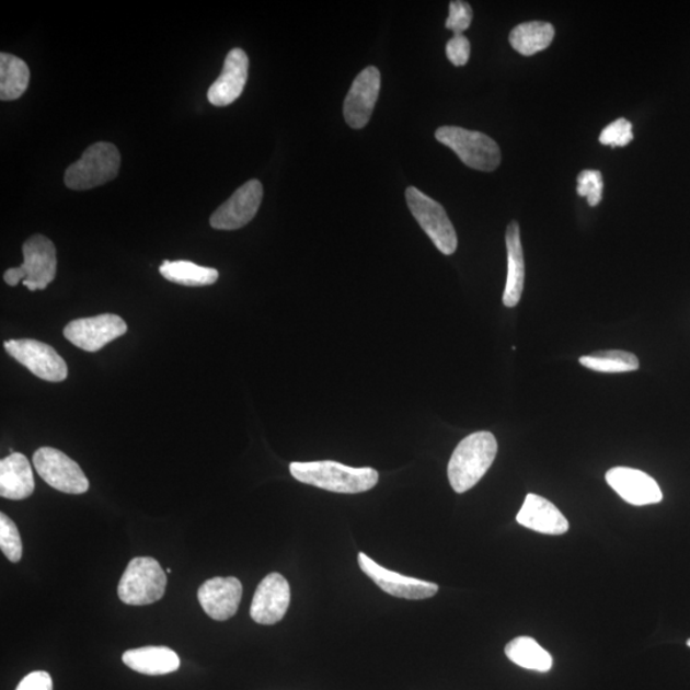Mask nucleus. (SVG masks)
<instances>
[{"instance_id": "obj_1", "label": "nucleus", "mask_w": 690, "mask_h": 690, "mask_svg": "<svg viewBox=\"0 0 690 690\" xmlns=\"http://www.w3.org/2000/svg\"><path fill=\"white\" fill-rule=\"evenodd\" d=\"M294 478L306 485H311L337 494H360L378 485L379 473L373 468H355L333 460L289 465Z\"/></svg>"}, {"instance_id": "obj_3", "label": "nucleus", "mask_w": 690, "mask_h": 690, "mask_svg": "<svg viewBox=\"0 0 690 690\" xmlns=\"http://www.w3.org/2000/svg\"><path fill=\"white\" fill-rule=\"evenodd\" d=\"M22 252L23 264L4 273L8 286L15 287L22 280L31 291L48 288L57 275L56 245L49 238L36 234L23 243Z\"/></svg>"}, {"instance_id": "obj_25", "label": "nucleus", "mask_w": 690, "mask_h": 690, "mask_svg": "<svg viewBox=\"0 0 690 690\" xmlns=\"http://www.w3.org/2000/svg\"><path fill=\"white\" fill-rule=\"evenodd\" d=\"M159 272L169 281L186 287L211 286L219 278L218 271L191 263V261H164Z\"/></svg>"}, {"instance_id": "obj_19", "label": "nucleus", "mask_w": 690, "mask_h": 690, "mask_svg": "<svg viewBox=\"0 0 690 690\" xmlns=\"http://www.w3.org/2000/svg\"><path fill=\"white\" fill-rule=\"evenodd\" d=\"M35 481L28 459L12 452L0 462V495L10 501H23L33 495Z\"/></svg>"}, {"instance_id": "obj_2", "label": "nucleus", "mask_w": 690, "mask_h": 690, "mask_svg": "<svg viewBox=\"0 0 690 690\" xmlns=\"http://www.w3.org/2000/svg\"><path fill=\"white\" fill-rule=\"evenodd\" d=\"M497 455L495 436L487 432L474 433L459 442L450 458L448 478L452 490L463 494L481 481Z\"/></svg>"}, {"instance_id": "obj_24", "label": "nucleus", "mask_w": 690, "mask_h": 690, "mask_svg": "<svg viewBox=\"0 0 690 690\" xmlns=\"http://www.w3.org/2000/svg\"><path fill=\"white\" fill-rule=\"evenodd\" d=\"M505 655L527 670L548 672L552 669V656L531 636H518L506 644Z\"/></svg>"}, {"instance_id": "obj_4", "label": "nucleus", "mask_w": 690, "mask_h": 690, "mask_svg": "<svg viewBox=\"0 0 690 690\" xmlns=\"http://www.w3.org/2000/svg\"><path fill=\"white\" fill-rule=\"evenodd\" d=\"M120 153L111 142H97L84 150L80 160L67 168L65 183L69 189L87 191L103 186L119 173Z\"/></svg>"}, {"instance_id": "obj_9", "label": "nucleus", "mask_w": 690, "mask_h": 690, "mask_svg": "<svg viewBox=\"0 0 690 690\" xmlns=\"http://www.w3.org/2000/svg\"><path fill=\"white\" fill-rule=\"evenodd\" d=\"M8 355L33 372L36 378L49 382H61L67 379L68 367L57 350L34 340L8 341L4 343Z\"/></svg>"}, {"instance_id": "obj_17", "label": "nucleus", "mask_w": 690, "mask_h": 690, "mask_svg": "<svg viewBox=\"0 0 690 690\" xmlns=\"http://www.w3.org/2000/svg\"><path fill=\"white\" fill-rule=\"evenodd\" d=\"M250 60L248 54L240 48L228 53L225 67L209 91L207 99L215 106H227L242 95L249 79Z\"/></svg>"}, {"instance_id": "obj_11", "label": "nucleus", "mask_w": 690, "mask_h": 690, "mask_svg": "<svg viewBox=\"0 0 690 690\" xmlns=\"http://www.w3.org/2000/svg\"><path fill=\"white\" fill-rule=\"evenodd\" d=\"M263 196L264 188L260 181L245 182L214 211L210 226L218 230H237L248 226L256 217Z\"/></svg>"}, {"instance_id": "obj_28", "label": "nucleus", "mask_w": 690, "mask_h": 690, "mask_svg": "<svg viewBox=\"0 0 690 690\" xmlns=\"http://www.w3.org/2000/svg\"><path fill=\"white\" fill-rule=\"evenodd\" d=\"M577 194L587 197L589 206H597L601 203L603 192L602 174L598 171H583L579 173Z\"/></svg>"}, {"instance_id": "obj_18", "label": "nucleus", "mask_w": 690, "mask_h": 690, "mask_svg": "<svg viewBox=\"0 0 690 690\" xmlns=\"http://www.w3.org/2000/svg\"><path fill=\"white\" fill-rule=\"evenodd\" d=\"M517 521L531 531L544 534H564L570 529V521L554 504L547 498L528 494L524 506H521Z\"/></svg>"}, {"instance_id": "obj_12", "label": "nucleus", "mask_w": 690, "mask_h": 690, "mask_svg": "<svg viewBox=\"0 0 690 690\" xmlns=\"http://www.w3.org/2000/svg\"><path fill=\"white\" fill-rule=\"evenodd\" d=\"M358 564L367 577H370L383 593L391 596L405 598V600H426L439 590V586L433 582L405 577V575L391 572L373 562L365 552H359Z\"/></svg>"}, {"instance_id": "obj_5", "label": "nucleus", "mask_w": 690, "mask_h": 690, "mask_svg": "<svg viewBox=\"0 0 690 690\" xmlns=\"http://www.w3.org/2000/svg\"><path fill=\"white\" fill-rule=\"evenodd\" d=\"M436 140L455 151L467 166L494 172L502 163L498 145L485 134L462 127L444 126L436 130Z\"/></svg>"}, {"instance_id": "obj_33", "label": "nucleus", "mask_w": 690, "mask_h": 690, "mask_svg": "<svg viewBox=\"0 0 690 690\" xmlns=\"http://www.w3.org/2000/svg\"><path fill=\"white\" fill-rule=\"evenodd\" d=\"M688 646L690 647V640L687 642Z\"/></svg>"}, {"instance_id": "obj_15", "label": "nucleus", "mask_w": 690, "mask_h": 690, "mask_svg": "<svg viewBox=\"0 0 690 690\" xmlns=\"http://www.w3.org/2000/svg\"><path fill=\"white\" fill-rule=\"evenodd\" d=\"M606 482L629 504L643 506L663 501V491L658 483L634 468L616 467L606 473Z\"/></svg>"}, {"instance_id": "obj_23", "label": "nucleus", "mask_w": 690, "mask_h": 690, "mask_svg": "<svg viewBox=\"0 0 690 690\" xmlns=\"http://www.w3.org/2000/svg\"><path fill=\"white\" fill-rule=\"evenodd\" d=\"M30 83V69L25 60L0 54V99L12 102L25 94Z\"/></svg>"}, {"instance_id": "obj_31", "label": "nucleus", "mask_w": 690, "mask_h": 690, "mask_svg": "<svg viewBox=\"0 0 690 690\" xmlns=\"http://www.w3.org/2000/svg\"><path fill=\"white\" fill-rule=\"evenodd\" d=\"M447 56L452 65L462 67L471 56V43L464 35H455L447 44Z\"/></svg>"}, {"instance_id": "obj_20", "label": "nucleus", "mask_w": 690, "mask_h": 690, "mask_svg": "<svg viewBox=\"0 0 690 690\" xmlns=\"http://www.w3.org/2000/svg\"><path fill=\"white\" fill-rule=\"evenodd\" d=\"M506 250H508V276L503 296L505 307H516L524 294L526 265L524 248L520 242V229L517 221H511L506 229Z\"/></svg>"}, {"instance_id": "obj_29", "label": "nucleus", "mask_w": 690, "mask_h": 690, "mask_svg": "<svg viewBox=\"0 0 690 690\" xmlns=\"http://www.w3.org/2000/svg\"><path fill=\"white\" fill-rule=\"evenodd\" d=\"M632 123L625 118H619L605 127L600 135V142L611 148H624L633 141Z\"/></svg>"}, {"instance_id": "obj_10", "label": "nucleus", "mask_w": 690, "mask_h": 690, "mask_svg": "<svg viewBox=\"0 0 690 690\" xmlns=\"http://www.w3.org/2000/svg\"><path fill=\"white\" fill-rule=\"evenodd\" d=\"M128 326L118 314L103 313L94 318L77 319L65 327L66 340L77 348L97 352L127 333Z\"/></svg>"}, {"instance_id": "obj_7", "label": "nucleus", "mask_w": 690, "mask_h": 690, "mask_svg": "<svg viewBox=\"0 0 690 690\" xmlns=\"http://www.w3.org/2000/svg\"><path fill=\"white\" fill-rule=\"evenodd\" d=\"M405 198L414 219L436 249L444 255H452L458 248V237L444 207L416 187L406 188Z\"/></svg>"}, {"instance_id": "obj_27", "label": "nucleus", "mask_w": 690, "mask_h": 690, "mask_svg": "<svg viewBox=\"0 0 690 690\" xmlns=\"http://www.w3.org/2000/svg\"><path fill=\"white\" fill-rule=\"evenodd\" d=\"M0 549L10 562H20L23 548L19 528L4 513L0 514Z\"/></svg>"}, {"instance_id": "obj_26", "label": "nucleus", "mask_w": 690, "mask_h": 690, "mask_svg": "<svg viewBox=\"0 0 690 690\" xmlns=\"http://www.w3.org/2000/svg\"><path fill=\"white\" fill-rule=\"evenodd\" d=\"M582 366L603 373H621L639 370L640 360L625 350H602L579 358Z\"/></svg>"}, {"instance_id": "obj_30", "label": "nucleus", "mask_w": 690, "mask_h": 690, "mask_svg": "<svg viewBox=\"0 0 690 690\" xmlns=\"http://www.w3.org/2000/svg\"><path fill=\"white\" fill-rule=\"evenodd\" d=\"M473 20V11L470 4L462 0H452L449 5V18L445 26L451 30L455 35H463L470 28Z\"/></svg>"}, {"instance_id": "obj_16", "label": "nucleus", "mask_w": 690, "mask_h": 690, "mask_svg": "<svg viewBox=\"0 0 690 690\" xmlns=\"http://www.w3.org/2000/svg\"><path fill=\"white\" fill-rule=\"evenodd\" d=\"M243 587L234 577L212 578L199 587L197 597L207 617L217 621L233 618L240 608Z\"/></svg>"}, {"instance_id": "obj_8", "label": "nucleus", "mask_w": 690, "mask_h": 690, "mask_svg": "<svg viewBox=\"0 0 690 690\" xmlns=\"http://www.w3.org/2000/svg\"><path fill=\"white\" fill-rule=\"evenodd\" d=\"M34 465L41 478L60 493L81 495L88 493L90 482L81 467L65 452L54 448L35 451Z\"/></svg>"}, {"instance_id": "obj_13", "label": "nucleus", "mask_w": 690, "mask_h": 690, "mask_svg": "<svg viewBox=\"0 0 690 690\" xmlns=\"http://www.w3.org/2000/svg\"><path fill=\"white\" fill-rule=\"evenodd\" d=\"M380 88L381 74L376 67H367L356 77L343 106L344 118L349 127L360 129L367 126L378 102Z\"/></svg>"}, {"instance_id": "obj_6", "label": "nucleus", "mask_w": 690, "mask_h": 690, "mask_svg": "<svg viewBox=\"0 0 690 690\" xmlns=\"http://www.w3.org/2000/svg\"><path fill=\"white\" fill-rule=\"evenodd\" d=\"M166 583V574L156 559L135 557L122 575L118 596L127 605H151L163 598Z\"/></svg>"}, {"instance_id": "obj_21", "label": "nucleus", "mask_w": 690, "mask_h": 690, "mask_svg": "<svg viewBox=\"0 0 690 690\" xmlns=\"http://www.w3.org/2000/svg\"><path fill=\"white\" fill-rule=\"evenodd\" d=\"M122 662L129 669L145 675H165L180 669L181 659L175 652L164 646H148L126 651Z\"/></svg>"}, {"instance_id": "obj_32", "label": "nucleus", "mask_w": 690, "mask_h": 690, "mask_svg": "<svg viewBox=\"0 0 690 690\" xmlns=\"http://www.w3.org/2000/svg\"><path fill=\"white\" fill-rule=\"evenodd\" d=\"M15 690H53V680L48 672L34 671L26 675Z\"/></svg>"}, {"instance_id": "obj_14", "label": "nucleus", "mask_w": 690, "mask_h": 690, "mask_svg": "<svg viewBox=\"0 0 690 690\" xmlns=\"http://www.w3.org/2000/svg\"><path fill=\"white\" fill-rule=\"evenodd\" d=\"M290 603V587L279 573H272L260 582L251 603V618L257 624L274 625L286 617Z\"/></svg>"}, {"instance_id": "obj_22", "label": "nucleus", "mask_w": 690, "mask_h": 690, "mask_svg": "<svg viewBox=\"0 0 690 690\" xmlns=\"http://www.w3.org/2000/svg\"><path fill=\"white\" fill-rule=\"evenodd\" d=\"M555 28L551 23L531 21L520 23L514 27L509 35V42L514 50L521 56L531 57L542 51L554 41Z\"/></svg>"}]
</instances>
